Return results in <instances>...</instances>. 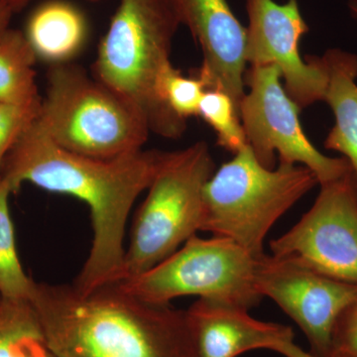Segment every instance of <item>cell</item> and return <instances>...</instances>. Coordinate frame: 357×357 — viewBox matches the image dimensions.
Segmentation results:
<instances>
[{
    "mask_svg": "<svg viewBox=\"0 0 357 357\" xmlns=\"http://www.w3.org/2000/svg\"><path fill=\"white\" fill-rule=\"evenodd\" d=\"M180 25L173 0H121L93 64V77L132 103L152 133L173 139L183 135L187 121L164 105L157 84L172 64Z\"/></svg>",
    "mask_w": 357,
    "mask_h": 357,
    "instance_id": "obj_3",
    "label": "cell"
},
{
    "mask_svg": "<svg viewBox=\"0 0 357 357\" xmlns=\"http://www.w3.org/2000/svg\"><path fill=\"white\" fill-rule=\"evenodd\" d=\"M11 194V188L0 178V296L3 299L29 301L35 281L25 273L18 256L9 211Z\"/></svg>",
    "mask_w": 357,
    "mask_h": 357,
    "instance_id": "obj_18",
    "label": "cell"
},
{
    "mask_svg": "<svg viewBox=\"0 0 357 357\" xmlns=\"http://www.w3.org/2000/svg\"><path fill=\"white\" fill-rule=\"evenodd\" d=\"M36 121L59 146L96 159L140 151L151 133L132 103L67 63L49 70Z\"/></svg>",
    "mask_w": 357,
    "mask_h": 357,
    "instance_id": "obj_4",
    "label": "cell"
},
{
    "mask_svg": "<svg viewBox=\"0 0 357 357\" xmlns=\"http://www.w3.org/2000/svg\"><path fill=\"white\" fill-rule=\"evenodd\" d=\"M318 184L299 164L266 168L246 144L204 185L201 231L231 239L259 259L275 222Z\"/></svg>",
    "mask_w": 357,
    "mask_h": 357,
    "instance_id": "obj_5",
    "label": "cell"
},
{
    "mask_svg": "<svg viewBox=\"0 0 357 357\" xmlns=\"http://www.w3.org/2000/svg\"><path fill=\"white\" fill-rule=\"evenodd\" d=\"M173 3L181 24L189 28L203 52L196 77L206 89L229 95L239 112L245 96L246 28L227 0H173Z\"/></svg>",
    "mask_w": 357,
    "mask_h": 357,
    "instance_id": "obj_12",
    "label": "cell"
},
{
    "mask_svg": "<svg viewBox=\"0 0 357 357\" xmlns=\"http://www.w3.org/2000/svg\"><path fill=\"white\" fill-rule=\"evenodd\" d=\"M36 59L24 33L7 29L0 35V102L20 107L41 103L35 81Z\"/></svg>",
    "mask_w": 357,
    "mask_h": 357,
    "instance_id": "obj_16",
    "label": "cell"
},
{
    "mask_svg": "<svg viewBox=\"0 0 357 357\" xmlns=\"http://www.w3.org/2000/svg\"><path fill=\"white\" fill-rule=\"evenodd\" d=\"M206 88L198 77H185L172 64L167 66L157 84L164 105L182 121L198 115L199 102Z\"/></svg>",
    "mask_w": 357,
    "mask_h": 357,
    "instance_id": "obj_20",
    "label": "cell"
},
{
    "mask_svg": "<svg viewBox=\"0 0 357 357\" xmlns=\"http://www.w3.org/2000/svg\"><path fill=\"white\" fill-rule=\"evenodd\" d=\"M4 1H6L7 3L9 4L14 9V11L17 10V9L21 8L26 2L28 1V0H4Z\"/></svg>",
    "mask_w": 357,
    "mask_h": 357,
    "instance_id": "obj_24",
    "label": "cell"
},
{
    "mask_svg": "<svg viewBox=\"0 0 357 357\" xmlns=\"http://www.w3.org/2000/svg\"><path fill=\"white\" fill-rule=\"evenodd\" d=\"M256 290L274 301L306 335L312 356L328 357L338 317L357 300V285L317 273L290 258L256 259Z\"/></svg>",
    "mask_w": 357,
    "mask_h": 357,
    "instance_id": "obj_10",
    "label": "cell"
},
{
    "mask_svg": "<svg viewBox=\"0 0 357 357\" xmlns=\"http://www.w3.org/2000/svg\"><path fill=\"white\" fill-rule=\"evenodd\" d=\"M0 357H54L28 300L0 302Z\"/></svg>",
    "mask_w": 357,
    "mask_h": 357,
    "instance_id": "obj_17",
    "label": "cell"
},
{
    "mask_svg": "<svg viewBox=\"0 0 357 357\" xmlns=\"http://www.w3.org/2000/svg\"><path fill=\"white\" fill-rule=\"evenodd\" d=\"M198 115L217 133L220 146L236 154L248 144L238 109L223 91L206 89L199 102Z\"/></svg>",
    "mask_w": 357,
    "mask_h": 357,
    "instance_id": "obj_19",
    "label": "cell"
},
{
    "mask_svg": "<svg viewBox=\"0 0 357 357\" xmlns=\"http://www.w3.org/2000/svg\"><path fill=\"white\" fill-rule=\"evenodd\" d=\"M274 65L251 66L245 72L248 86L239 107L248 144L266 168L279 163L299 164L316 175L319 185L332 182L351 170L344 157L333 158L319 151L307 139L299 121L301 109L281 84Z\"/></svg>",
    "mask_w": 357,
    "mask_h": 357,
    "instance_id": "obj_8",
    "label": "cell"
},
{
    "mask_svg": "<svg viewBox=\"0 0 357 357\" xmlns=\"http://www.w3.org/2000/svg\"><path fill=\"white\" fill-rule=\"evenodd\" d=\"M86 34L83 14L66 2L53 1L33 13L25 35L37 58L56 65L76 55Z\"/></svg>",
    "mask_w": 357,
    "mask_h": 357,
    "instance_id": "obj_15",
    "label": "cell"
},
{
    "mask_svg": "<svg viewBox=\"0 0 357 357\" xmlns=\"http://www.w3.org/2000/svg\"><path fill=\"white\" fill-rule=\"evenodd\" d=\"M13 13V7L4 0H0V35L3 34L8 29L9 22H10Z\"/></svg>",
    "mask_w": 357,
    "mask_h": 357,
    "instance_id": "obj_23",
    "label": "cell"
},
{
    "mask_svg": "<svg viewBox=\"0 0 357 357\" xmlns=\"http://www.w3.org/2000/svg\"><path fill=\"white\" fill-rule=\"evenodd\" d=\"M185 311L197 357H237L262 349L275 351L295 337L290 326L259 321L248 310L222 301L199 298Z\"/></svg>",
    "mask_w": 357,
    "mask_h": 357,
    "instance_id": "obj_13",
    "label": "cell"
},
{
    "mask_svg": "<svg viewBox=\"0 0 357 357\" xmlns=\"http://www.w3.org/2000/svg\"><path fill=\"white\" fill-rule=\"evenodd\" d=\"M321 59L328 73L324 102L335 115V124L324 146L344 155L357 181V55L333 48Z\"/></svg>",
    "mask_w": 357,
    "mask_h": 357,
    "instance_id": "obj_14",
    "label": "cell"
},
{
    "mask_svg": "<svg viewBox=\"0 0 357 357\" xmlns=\"http://www.w3.org/2000/svg\"><path fill=\"white\" fill-rule=\"evenodd\" d=\"M321 185L316 201L283 236L273 256L290 258L335 280L357 285V181L352 169Z\"/></svg>",
    "mask_w": 357,
    "mask_h": 357,
    "instance_id": "obj_9",
    "label": "cell"
},
{
    "mask_svg": "<svg viewBox=\"0 0 357 357\" xmlns=\"http://www.w3.org/2000/svg\"><path fill=\"white\" fill-rule=\"evenodd\" d=\"M40 105L20 107L0 102V168L14 143L36 119Z\"/></svg>",
    "mask_w": 357,
    "mask_h": 357,
    "instance_id": "obj_21",
    "label": "cell"
},
{
    "mask_svg": "<svg viewBox=\"0 0 357 357\" xmlns=\"http://www.w3.org/2000/svg\"><path fill=\"white\" fill-rule=\"evenodd\" d=\"M1 300H2V297H1V296H0V302H1Z\"/></svg>",
    "mask_w": 357,
    "mask_h": 357,
    "instance_id": "obj_26",
    "label": "cell"
},
{
    "mask_svg": "<svg viewBox=\"0 0 357 357\" xmlns=\"http://www.w3.org/2000/svg\"><path fill=\"white\" fill-rule=\"evenodd\" d=\"M255 261L231 239L194 236L145 273L114 284L150 304L168 305L176 298L198 296L249 311L263 298L255 287Z\"/></svg>",
    "mask_w": 357,
    "mask_h": 357,
    "instance_id": "obj_7",
    "label": "cell"
},
{
    "mask_svg": "<svg viewBox=\"0 0 357 357\" xmlns=\"http://www.w3.org/2000/svg\"><path fill=\"white\" fill-rule=\"evenodd\" d=\"M246 62L274 65L285 81V91L301 109L324 102L328 73L321 57H301V39L307 31L298 0L283 4L274 0H246Z\"/></svg>",
    "mask_w": 357,
    "mask_h": 357,
    "instance_id": "obj_11",
    "label": "cell"
},
{
    "mask_svg": "<svg viewBox=\"0 0 357 357\" xmlns=\"http://www.w3.org/2000/svg\"><path fill=\"white\" fill-rule=\"evenodd\" d=\"M349 7L351 9L352 15L357 18V0H349Z\"/></svg>",
    "mask_w": 357,
    "mask_h": 357,
    "instance_id": "obj_25",
    "label": "cell"
},
{
    "mask_svg": "<svg viewBox=\"0 0 357 357\" xmlns=\"http://www.w3.org/2000/svg\"><path fill=\"white\" fill-rule=\"evenodd\" d=\"M165 155L143 149L114 159L73 153L56 144L35 119L7 153L0 178L13 194L30 183L45 191L69 195L89 206L93 243L73 283L79 293L88 294L121 280L129 213L151 185Z\"/></svg>",
    "mask_w": 357,
    "mask_h": 357,
    "instance_id": "obj_1",
    "label": "cell"
},
{
    "mask_svg": "<svg viewBox=\"0 0 357 357\" xmlns=\"http://www.w3.org/2000/svg\"><path fill=\"white\" fill-rule=\"evenodd\" d=\"M215 171L204 141L166 152L136 213L121 281L156 266L201 230L204 188Z\"/></svg>",
    "mask_w": 357,
    "mask_h": 357,
    "instance_id": "obj_6",
    "label": "cell"
},
{
    "mask_svg": "<svg viewBox=\"0 0 357 357\" xmlns=\"http://www.w3.org/2000/svg\"><path fill=\"white\" fill-rule=\"evenodd\" d=\"M29 302L54 357H197L187 311L114 283L82 294L73 284L35 282Z\"/></svg>",
    "mask_w": 357,
    "mask_h": 357,
    "instance_id": "obj_2",
    "label": "cell"
},
{
    "mask_svg": "<svg viewBox=\"0 0 357 357\" xmlns=\"http://www.w3.org/2000/svg\"><path fill=\"white\" fill-rule=\"evenodd\" d=\"M328 357H357V300L338 317Z\"/></svg>",
    "mask_w": 357,
    "mask_h": 357,
    "instance_id": "obj_22",
    "label": "cell"
}]
</instances>
